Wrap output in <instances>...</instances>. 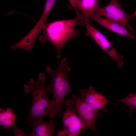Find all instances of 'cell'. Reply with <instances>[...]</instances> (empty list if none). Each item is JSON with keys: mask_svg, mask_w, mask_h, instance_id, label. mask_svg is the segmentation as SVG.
Wrapping results in <instances>:
<instances>
[{"mask_svg": "<svg viewBox=\"0 0 136 136\" xmlns=\"http://www.w3.org/2000/svg\"><path fill=\"white\" fill-rule=\"evenodd\" d=\"M56 0H46L45 8L40 19L31 30L17 43L10 47L12 49H20L31 51L38 35L43 31L47 19Z\"/></svg>", "mask_w": 136, "mask_h": 136, "instance_id": "5", "label": "cell"}, {"mask_svg": "<svg viewBox=\"0 0 136 136\" xmlns=\"http://www.w3.org/2000/svg\"><path fill=\"white\" fill-rule=\"evenodd\" d=\"M71 71L66 57L62 59L56 69H53L49 66L46 67V71L51 77V83L46 85V89L47 91L51 93L53 97L52 100L53 109L49 117L51 119H53L62 110L65 98L71 91L72 88L68 79V73Z\"/></svg>", "mask_w": 136, "mask_h": 136, "instance_id": "2", "label": "cell"}, {"mask_svg": "<svg viewBox=\"0 0 136 136\" xmlns=\"http://www.w3.org/2000/svg\"><path fill=\"white\" fill-rule=\"evenodd\" d=\"M11 129L14 132V136H30V134H27L23 132L16 125L15 123L12 126Z\"/></svg>", "mask_w": 136, "mask_h": 136, "instance_id": "15", "label": "cell"}, {"mask_svg": "<svg viewBox=\"0 0 136 136\" xmlns=\"http://www.w3.org/2000/svg\"><path fill=\"white\" fill-rule=\"evenodd\" d=\"M88 35L91 36L98 45L109 56L116 61L119 68L124 65L122 55L118 54L106 37L89 23L85 24Z\"/></svg>", "mask_w": 136, "mask_h": 136, "instance_id": "8", "label": "cell"}, {"mask_svg": "<svg viewBox=\"0 0 136 136\" xmlns=\"http://www.w3.org/2000/svg\"><path fill=\"white\" fill-rule=\"evenodd\" d=\"M117 100L123 103L129 108V116L131 117L133 111L136 109V92L130 93L125 98Z\"/></svg>", "mask_w": 136, "mask_h": 136, "instance_id": "14", "label": "cell"}, {"mask_svg": "<svg viewBox=\"0 0 136 136\" xmlns=\"http://www.w3.org/2000/svg\"><path fill=\"white\" fill-rule=\"evenodd\" d=\"M65 110L63 113V126L56 133V136H77L83 129V125L79 118L75 101L72 99L65 102Z\"/></svg>", "mask_w": 136, "mask_h": 136, "instance_id": "4", "label": "cell"}, {"mask_svg": "<svg viewBox=\"0 0 136 136\" xmlns=\"http://www.w3.org/2000/svg\"><path fill=\"white\" fill-rule=\"evenodd\" d=\"M45 79V75L41 73L37 81L31 79L28 84L24 86L25 92L30 93L32 97L31 106L25 120L26 123L43 120L45 117H50L52 112L53 103L47 94Z\"/></svg>", "mask_w": 136, "mask_h": 136, "instance_id": "1", "label": "cell"}, {"mask_svg": "<svg viewBox=\"0 0 136 136\" xmlns=\"http://www.w3.org/2000/svg\"><path fill=\"white\" fill-rule=\"evenodd\" d=\"M71 99L75 103L78 116L83 125V129L91 130L96 134H98L95 123L97 119L101 115L100 114L77 95L73 94Z\"/></svg>", "mask_w": 136, "mask_h": 136, "instance_id": "7", "label": "cell"}, {"mask_svg": "<svg viewBox=\"0 0 136 136\" xmlns=\"http://www.w3.org/2000/svg\"><path fill=\"white\" fill-rule=\"evenodd\" d=\"M99 0H76V7L79 10L80 19L79 23L81 25L89 23L90 17L100 7Z\"/></svg>", "mask_w": 136, "mask_h": 136, "instance_id": "10", "label": "cell"}, {"mask_svg": "<svg viewBox=\"0 0 136 136\" xmlns=\"http://www.w3.org/2000/svg\"><path fill=\"white\" fill-rule=\"evenodd\" d=\"M94 14L103 16L124 27L127 26L131 32H134L129 23V20L132 16L126 13L117 0H111L106 6L103 8L100 7Z\"/></svg>", "mask_w": 136, "mask_h": 136, "instance_id": "6", "label": "cell"}, {"mask_svg": "<svg viewBox=\"0 0 136 136\" xmlns=\"http://www.w3.org/2000/svg\"><path fill=\"white\" fill-rule=\"evenodd\" d=\"M78 18L57 20L46 24L40 38L42 43L48 41L55 47L57 58L61 56L63 46L69 40L74 39L79 36L76 31V26L78 22Z\"/></svg>", "mask_w": 136, "mask_h": 136, "instance_id": "3", "label": "cell"}, {"mask_svg": "<svg viewBox=\"0 0 136 136\" xmlns=\"http://www.w3.org/2000/svg\"><path fill=\"white\" fill-rule=\"evenodd\" d=\"M17 118L13 110L10 108L6 110L0 108V125L9 129L14 124Z\"/></svg>", "mask_w": 136, "mask_h": 136, "instance_id": "13", "label": "cell"}, {"mask_svg": "<svg viewBox=\"0 0 136 136\" xmlns=\"http://www.w3.org/2000/svg\"><path fill=\"white\" fill-rule=\"evenodd\" d=\"M81 98L94 109L98 111L104 109L108 100L101 93L97 92L94 87L91 86L88 88L80 89Z\"/></svg>", "mask_w": 136, "mask_h": 136, "instance_id": "9", "label": "cell"}, {"mask_svg": "<svg viewBox=\"0 0 136 136\" xmlns=\"http://www.w3.org/2000/svg\"><path fill=\"white\" fill-rule=\"evenodd\" d=\"M43 119H39L30 123L33 129L30 136H52L55 131L53 119L48 122H44Z\"/></svg>", "mask_w": 136, "mask_h": 136, "instance_id": "12", "label": "cell"}, {"mask_svg": "<svg viewBox=\"0 0 136 136\" xmlns=\"http://www.w3.org/2000/svg\"><path fill=\"white\" fill-rule=\"evenodd\" d=\"M131 15L132 17H136V10L133 14Z\"/></svg>", "mask_w": 136, "mask_h": 136, "instance_id": "17", "label": "cell"}, {"mask_svg": "<svg viewBox=\"0 0 136 136\" xmlns=\"http://www.w3.org/2000/svg\"><path fill=\"white\" fill-rule=\"evenodd\" d=\"M90 19L114 32L132 39L136 38V36L127 30L124 26L113 21L94 14Z\"/></svg>", "mask_w": 136, "mask_h": 136, "instance_id": "11", "label": "cell"}, {"mask_svg": "<svg viewBox=\"0 0 136 136\" xmlns=\"http://www.w3.org/2000/svg\"><path fill=\"white\" fill-rule=\"evenodd\" d=\"M70 3L75 9L77 15V17L78 19L80 18V15L79 12L77 8L76 4V0H68Z\"/></svg>", "mask_w": 136, "mask_h": 136, "instance_id": "16", "label": "cell"}]
</instances>
